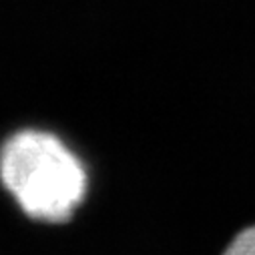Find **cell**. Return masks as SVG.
I'll list each match as a JSON object with an SVG mask.
<instances>
[{
  "label": "cell",
  "mask_w": 255,
  "mask_h": 255,
  "mask_svg": "<svg viewBox=\"0 0 255 255\" xmlns=\"http://www.w3.org/2000/svg\"><path fill=\"white\" fill-rule=\"evenodd\" d=\"M0 177L34 219L65 221L83 201L87 177L79 159L56 137L24 131L0 155Z\"/></svg>",
  "instance_id": "obj_1"
},
{
  "label": "cell",
  "mask_w": 255,
  "mask_h": 255,
  "mask_svg": "<svg viewBox=\"0 0 255 255\" xmlns=\"http://www.w3.org/2000/svg\"><path fill=\"white\" fill-rule=\"evenodd\" d=\"M223 255H255V227L239 233Z\"/></svg>",
  "instance_id": "obj_2"
}]
</instances>
